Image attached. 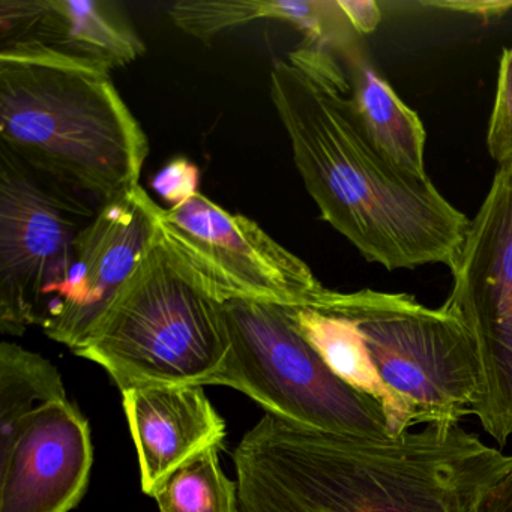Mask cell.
Masks as SVG:
<instances>
[{
  "mask_svg": "<svg viewBox=\"0 0 512 512\" xmlns=\"http://www.w3.org/2000/svg\"><path fill=\"white\" fill-rule=\"evenodd\" d=\"M241 512H478L512 455L458 424L389 440L266 413L233 452Z\"/></svg>",
  "mask_w": 512,
  "mask_h": 512,
  "instance_id": "1",
  "label": "cell"
},
{
  "mask_svg": "<svg viewBox=\"0 0 512 512\" xmlns=\"http://www.w3.org/2000/svg\"><path fill=\"white\" fill-rule=\"evenodd\" d=\"M343 85L329 53L310 47L277 59L269 74L272 103L320 215L388 271L434 263L451 269L469 218L430 178L403 172L374 146Z\"/></svg>",
  "mask_w": 512,
  "mask_h": 512,
  "instance_id": "2",
  "label": "cell"
},
{
  "mask_svg": "<svg viewBox=\"0 0 512 512\" xmlns=\"http://www.w3.org/2000/svg\"><path fill=\"white\" fill-rule=\"evenodd\" d=\"M329 370L379 404L389 436L458 424L481 391L475 341L460 317L406 293L331 290L317 308H286Z\"/></svg>",
  "mask_w": 512,
  "mask_h": 512,
  "instance_id": "3",
  "label": "cell"
},
{
  "mask_svg": "<svg viewBox=\"0 0 512 512\" xmlns=\"http://www.w3.org/2000/svg\"><path fill=\"white\" fill-rule=\"evenodd\" d=\"M0 142L97 208L139 187L149 155L110 71L20 44L0 46Z\"/></svg>",
  "mask_w": 512,
  "mask_h": 512,
  "instance_id": "4",
  "label": "cell"
},
{
  "mask_svg": "<svg viewBox=\"0 0 512 512\" xmlns=\"http://www.w3.org/2000/svg\"><path fill=\"white\" fill-rule=\"evenodd\" d=\"M229 350L223 305L188 284L155 239L74 355L103 367L122 392L136 386L212 385Z\"/></svg>",
  "mask_w": 512,
  "mask_h": 512,
  "instance_id": "5",
  "label": "cell"
},
{
  "mask_svg": "<svg viewBox=\"0 0 512 512\" xmlns=\"http://www.w3.org/2000/svg\"><path fill=\"white\" fill-rule=\"evenodd\" d=\"M230 350L212 385L230 386L284 421L329 433L389 440L379 404L338 379L293 326L286 308L223 305Z\"/></svg>",
  "mask_w": 512,
  "mask_h": 512,
  "instance_id": "6",
  "label": "cell"
},
{
  "mask_svg": "<svg viewBox=\"0 0 512 512\" xmlns=\"http://www.w3.org/2000/svg\"><path fill=\"white\" fill-rule=\"evenodd\" d=\"M157 244L188 284L221 305L317 308L331 290L256 221L202 193L175 208H158Z\"/></svg>",
  "mask_w": 512,
  "mask_h": 512,
  "instance_id": "7",
  "label": "cell"
},
{
  "mask_svg": "<svg viewBox=\"0 0 512 512\" xmlns=\"http://www.w3.org/2000/svg\"><path fill=\"white\" fill-rule=\"evenodd\" d=\"M97 206L41 178L0 148V331L40 326L67 280Z\"/></svg>",
  "mask_w": 512,
  "mask_h": 512,
  "instance_id": "8",
  "label": "cell"
},
{
  "mask_svg": "<svg viewBox=\"0 0 512 512\" xmlns=\"http://www.w3.org/2000/svg\"><path fill=\"white\" fill-rule=\"evenodd\" d=\"M451 274L443 305L469 329L481 365L473 415L506 445L512 436V167L497 169Z\"/></svg>",
  "mask_w": 512,
  "mask_h": 512,
  "instance_id": "9",
  "label": "cell"
},
{
  "mask_svg": "<svg viewBox=\"0 0 512 512\" xmlns=\"http://www.w3.org/2000/svg\"><path fill=\"white\" fill-rule=\"evenodd\" d=\"M160 206L142 187L104 203L77 239L67 280L44 313V334L71 350L88 341L157 239Z\"/></svg>",
  "mask_w": 512,
  "mask_h": 512,
  "instance_id": "10",
  "label": "cell"
},
{
  "mask_svg": "<svg viewBox=\"0 0 512 512\" xmlns=\"http://www.w3.org/2000/svg\"><path fill=\"white\" fill-rule=\"evenodd\" d=\"M94 463L88 419L70 400L20 422L0 443V512H70L88 490Z\"/></svg>",
  "mask_w": 512,
  "mask_h": 512,
  "instance_id": "11",
  "label": "cell"
},
{
  "mask_svg": "<svg viewBox=\"0 0 512 512\" xmlns=\"http://www.w3.org/2000/svg\"><path fill=\"white\" fill-rule=\"evenodd\" d=\"M34 46L103 70L146 52L128 14L113 0H2L0 46Z\"/></svg>",
  "mask_w": 512,
  "mask_h": 512,
  "instance_id": "12",
  "label": "cell"
},
{
  "mask_svg": "<svg viewBox=\"0 0 512 512\" xmlns=\"http://www.w3.org/2000/svg\"><path fill=\"white\" fill-rule=\"evenodd\" d=\"M122 398L139 455L142 490L148 496L182 464L223 446L226 422L203 386H136L122 391Z\"/></svg>",
  "mask_w": 512,
  "mask_h": 512,
  "instance_id": "13",
  "label": "cell"
},
{
  "mask_svg": "<svg viewBox=\"0 0 512 512\" xmlns=\"http://www.w3.org/2000/svg\"><path fill=\"white\" fill-rule=\"evenodd\" d=\"M169 16L176 28L203 43L260 20H280L298 29L310 46H326L343 25L335 0H181Z\"/></svg>",
  "mask_w": 512,
  "mask_h": 512,
  "instance_id": "14",
  "label": "cell"
},
{
  "mask_svg": "<svg viewBox=\"0 0 512 512\" xmlns=\"http://www.w3.org/2000/svg\"><path fill=\"white\" fill-rule=\"evenodd\" d=\"M343 56L352 88L350 104L368 139L398 169L416 178H428L427 133L419 116L374 71L358 44Z\"/></svg>",
  "mask_w": 512,
  "mask_h": 512,
  "instance_id": "15",
  "label": "cell"
},
{
  "mask_svg": "<svg viewBox=\"0 0 512 512\" xmlns=\"http://www.w3.org/2000/svg\"><path fill=\"white\" fill-rule=\"evenodd\" d=\"M64 400L67 392L55 364L19 344H0V443L35 410Z\"/></svg>",
  "mask_w": 512,
  "mask_h": 512,
  "instance_id": "16",
  "label": "cell"
},
{
  "mask_svg": "<svg viewBox=\"0 0 512 512\" xmlns=\"http://www.w3.org/2000/svg\"><path fill=\"white\" fill-rule=\"evenodd\" d=\"M220 449H206L167 476L152 496L160 512H241L238 482L221 469Z\"/></svg>",
  "mask_w": 512,
  "mask_h": 512,
  "instance_id": "17",
  "label": "cell"
},
{
  "mask_svg": "<svg viewBox=\"0 0 512 512\" xmlns=\"http://www.w3.org/2000/svg\"><path fill=\"white\" fill-rule=\"evenodd\" d=\"M487 148L497 169L512 167V50H503L497 76L493 112L487 131Z\"/></svg>",
  "mask_w": 512,
  "mask_h": 512,
  "instance_id": "18",
  "label": "cell"
},
{
  "mask_svg": "<svg viewBox=\"0 0 512 512\" xmlns=\"http://www.w3.org/2000/svg\"><path fill=\"white\" fill-rule=\"evenodd\" d=\"M197 185L199 170L184 157L173 158L152 179V187L169 203V208H175L199 193Z\"/></svg>",
  "mask_w": 512,
  "mask_h": 512,
  "instance_id": "19",
  "label": "cell"
},
{
  "mask_svg": "<svg viewBox=\"0 0 512 512\" xmlns=\"http://www.w3.org/2000/svg\"><path fill=\"white\" fill-rule=\"evenodd\" d=\"M421 5L478 17L482 22L500 19L512 11V0H446V2L437 0V2H422Z\"/></svg>",
  "mask_w": 512,
  "mask_h": 512,
  "instance_id": "20",
  "label": "cell"
},
{
  "mask_svg": "<svg viewBox=\"0 0 512 512\" xmlns=\"http://www.w3.org/2000/svg\"><path fill=\"white\" fill-rule=\"evenodd\" d=\"M338 5L358 35L376 31L382 20V11L373 0H338Z\"/></svg>",
  "mask_w": 512,
  "mask_h": 512,
  "instance_id": "21",
  "label": "cell"
},
{
  "mask_svg": "<svg viewBox=\"0 0 512 512\" xmlns=\"http://www.w3.org/2000/svg\"><path fill=\"white\" fill-rule=\"evenodd\" d=\"M478 512H512V467L485 493Z\"/></svg>",
  "mask_w": 512,
  "mask_h": 512,
  "instance_id": "22",
  "label": "cell"
}]
</instances>
